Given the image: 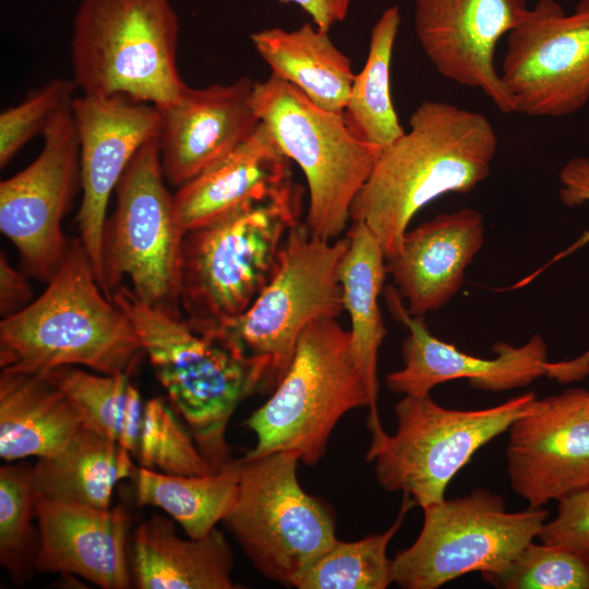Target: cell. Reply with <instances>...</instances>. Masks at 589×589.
Here are the masks:
<instances>
[{"instance_id": "cell-37", "label": "cell", "mask_w": 589, "mask_h": 589, "mask_svg": "<svg viewBox=\"0 0 589 589\" xmlns=\"http://www.w3.org/2000/svg\"><path fill=\"white\" fill-rule=\"evenodd\" d=\"M560 190L558 196L561 202L567 207L580 206L589 202V157H574L569 159L560 170L558 173ZM589 243V230H585L581 236L567 249L556 254L541 269H538L530 277L521 280L518 286L528 284L531 278L536 277L548 266L563 257L576 252L584 245ZM589 356V350L586 351Z\"/></svg>"}, {"instance_id": "cell-36", "label": "cell", "mask_w": 589, "mask_h": 589, "mask_svg": "<svg viewBox=\"0 0 589 589\" xmlns=\"http://www.w3.org/2000/svg\"><path fill=\"white\" fill-rule=\"evenodd\" d=\"M537 538L589 554V489L558 502L556 516L543 524Z\"/></svg>"}, {"instance_id": "cell-17", "label": "cell", "mask_w": 589, "mask_h": 589, "mask_svg": "<svg viewBox=\"0 0 589 589\" xmlns=\"http://www.w3.org/2000/svg\"><path fill=\"white\" fill-rule=\"evenodd\" d=\"M384 294L390 313L408 329L401 345L404 366L385 377L386 387L394 394L428 395L433 387L458 378L493 393L524 387L542 376L564 383L563 361L548 360V345L539 334L518 347L496 342L492 347L494 358L472 356L433 336L423 316L408 313L397 289L387 287Z\"/></svg>"}, {"instance_id": "cell-29", "label": "cell", "mask_w": 589, "mask_h": 589, "mask_svg": "<svg viewBox=\"0 0 589 589\" xmlns=\"http://www.w3.org/2000/svg\"><path fill=\"white\" fill-rule=\"evenodd\" d=\"M399 24V8L393 5L382 13L372 27L365 64L354 75L342 112L356 135L381 148L405 133L390 92L392 58Z\"/></svg>"}, {"instance_id": "cell-33", "label": "cell", "mask_w": 589, "mask_h": 589, "mask_svg": "<svg viewBox=\"0 0 589 589\" xmlns=\"http://www.w3.org/2000/svg\"><path fill=\"white\" fill-rule=\"evenodd\" d=\"M136 458L141 467L168 474L214 473L190 430L163 397H154L145 402Z\"/></svg>"}, {"instance_id": "cell-28", "label": "cell", "mask_w": 589, "mask_h": 589, "mask_svg": "<svg viewBox=\"0 0 589 589\" xmlns=\"http://www.w3.org/2000/svg\"><path fill=\"white\" fill-rule=\"evenodd\" d=\"M139 506L164 510L187 537L203 538L235 506L240 483V461L207 476H177L139 466L133 477Z\"/></svg>"}, {"instance_id": "cell-35", "label": "cell", "mask_w": 589, "mask_h": 589, "mask_svg": "<svg viewBox=\"0 0 589 589\" xmlns=\"http://www.w3.org/2000/svg\"><path fill=\"white\" fill-rule=\"evenodd\" d=\"M77 88L74 80L57 77L31 91L16 106L0 115V166L3 168L17 152L46 127L63 108L71 105Z\"/></svg>"}, {"instance_id": "cell-10", "label": "cell", "mask_w": 589, "mask_h": 589, "mask_svg": "<svg viewBox=\"0 0 589 589\" xmlns=\"http://www.w3.org/2000/svg\"><path fill=\"white\" fill-rule=\"evenodd\" d=\"M166 181L154 137L137 151L115 189L116 207L101 243L104 292L111 298L128 277L139 299L182 316L178 266L184 233Z\"/></svg>"}, {"instance_id": "cell-32", "label": "cell", "mask_w": 589, "mask_h": 589, "mask_svg": "<svg viewBox=\"0 0 589 589\" xmlns=\"http://www.w3.org/2000/svg\"><path fill=\"white\" fill-rule=\"evenodd\" d=\"M32 466L10 461L0 467V564L16 585L37 572L39 529Z\"/></svg>"}, {"instance_id": "cell-11", "label": "cell", "mask_w": 589, "mask_h": 589, "mask_svg": "<svg viewBox=\"0 0 589 589\" xmlns=\"http://www.w3.org/2000/svg\"><path fill=\"white\" fill-rule=\"evenodd\" d=\"M420 534L393 558V579L404 589H437L472 572L505 567L538 537L549 512H508L504 498L477 488L426 506Z\"/></svg>"}, {"instance_id": "cell-5", "label": "cell", "mask_w": 589, "mask_h": 589, "mask_svg": "<svg viewBox=\"0 0 589 589\" xmlns=\"http://www.w3.org/2000/svg\"><path fill=\"white\" fill-rule=\"evenodd\" d=\"M179 33L170 0H80L73 80L86 95H120L165 109L188 87L177 63Z\"/></svg>"}, {"instance_id": "cell-7", "label": "cell", "mask_w": 589, "mask_h": 589, "mask_svg": "<svg viewBox=\"0 0 589 589\" xmlns=\"http://www.w3.org/2000/svg\"><path fill=\"white\" fill-rule=\"evenodd\" d=\"M251 103L283 153L305 176L309 229L323 240L336 238L346 229L353 200L383 148L356 135L342 113L317 106L275 74L254 82Z\"/></svg>"}, {"instance_id": "cell-14", "label": "cell", "mask_w": 589, "mask_h": 589, "mask_svg": "<svg viewBox=\"0 0 589 589\" xmlns=\"http://www.w3.org/2000/svg\"><path fill=\"white\" fill-rule=\"evenodd\" d=\"M43 136L37 158L0 183V229L17 249L25 271L48 283L64 259L69 240L61 220L81 187L72 104L55 116Z\"/></svg>"}, {"instance_id": "cell-9", "label": "cell", "mask_w": 589, "mask_h": 589, "mask_svg": "<svg viewBox=\"0 0 589 589\" xmlns=\"http://www.w3.org/2000/svg\"><path fill=\"white\" fill-rule=\"evenodd\" d=\"M294 452L240 458L237 502L223 520L253 566L292 586L338 540L330 508L299 484Z\"/></svg>"}, {"instance_id": "cell-22", "label": "cell", "mask_w": 589, "mask_h": 589, "mask_svg": "<svg viewBox=\"0 0 589 589\" xmlns=\"http://www.w3.org/2000/svg\"><path fill=\"white\" fill-rule=\"evenodd\" d=\"M292 180L290 159L262 121L237 149L179 187L173 209L183 233Z\"/></svg>"}, {"instance_id": "cell-38", "label": "cell", "mask_w": 589, "mask_h": 589, "mask_svg": "<svg viewBox=\"0 0 589 589\" xmlns=\"http://www.w3.org/2000/svg\"><path fill=\"white\" fill-rule=\"evenodd\" d=\"M33 290L27 278L8 261L5 254H0V314L2 318L11 316L33 300Z\"/></svg>"}, {"instance_id": "cell-12", "label": "cell", "mask_w": 589, "mask_h": 589, "mask_svg": "<svg viewBox=\"0 0 589 589\" xmlns=\"http://www.w3.org/2000/svg\"><path fill=\"white\" fill-rule=\"evenodd\" d=\"M348 245L347 236L323 240L299 221L287 235L277 271L249 309L203 329L220 332L249 354L267 360L276 386L303 329L320 318H337L344 310L338 268Z\"/></svg>"}, {"instance_id": "cell-6", "label": "cell", "mask_w": 589, "mask_h": 589, "mask_svg": "<svg viewBox=\"0 0 589 589\" xmlns=\"http://www.w3.org/2000/svg\"><path fill=\"white\" fill-rule=\"evenodd\" d=\"M361 407L373 412L350 330L336 318L316 320L301 333L274 394L245 420L256 443L242 458L294 452L313 466L325 455L340 418Z\"/></svg>"}, {"instance_id": "cell-16", "label": "cell", "mask_w": 589, "mask_h": 589, "mask_svg": "<svg viewBox=\"0 0 589 589\" xmlns=\"http://www.w3.org/2000/svg\"><path fill=\"white\" fill-rule=\"evenodd\" d=\"M80 141V239L104 291L101 243L112 191L137 151L158 137L161 110L128 97L83 94L72 103Z\"/></svg>"}, {"instance_id": "cell-39", "label": "cell", "mask_w": 589, "mask_h": 589, "mask_svg": "<svg viewBox=\"0 0 589 589\" xmlns=\"http://www.w3.org/2000/svg\"><path fill=\"white\" fill-rule=\"evenodd\" d=\"M301 7L312 19L313 24L323 31L341 22L348 13L350 0H280Z\"/></svg>"}, {"instance_id": "cell-23", "label": "cell", "mask_w": 589, "mask_h": 589, "mask_svg": "<svg viewBox=\"0 0 589 589\" xmlns=\"http://www.w3.org/2000/svg\"><path fill=\"white\" fill-rule=\"evenodd\" d=\"M233 554L214 529L203 538H181L173 521L153 515L134 530L131 572L139 589H236Z\"/></svg>"}, {"instance_id": "cell-25", "label": "cell", "mask_w": 589, "mask_h": 589, "mask_svg": "<svg viewBox=\"0 0 589 589\" xmlns=\"http://www.w3.org/2000/svg\"><path fill=\"white\" fill-rule=\"evenodd\" d=\"M132 454L117 441L83 424L57 454L37 458L31 468L36 497L110 508L116 484L133 479Z\"/></svg>"}, {"instance_id": "cell-24", "label": "cell", "mask_w": 589, "mask_h": 589, "mask_svg": "<svg viewBox=\"0 0 589 589\" xmlns=\"http://www.w3.org/2000/svg\"><path fill=\"white\" fill-rule=\"evenodd\" d=\"M83 424L77 408L47 375L1 371L0 457L5 462L55 455Z\"/></svg>"}, {"instance_id": "cell-20", "label": "cell", "mask_w": 589, "mask_h": 589, "mask_svg": "<svg viewBox=\"0 0 589 589\" xmlns=\"http://www.w3.org/2000/svg\"><path fill=\"white\" fill-rule=\"evenodd\" d=\"M36 513L37 572L77 576L103 589L131 588V518L123 505L101 509L36 497Z\"/></svg>"}, {"instance_id": "cell-31", "label": "cell", "mask_w": 589, "mask_h": 589, "mask_svg": "<svg viewBox=\"0 0 589 589\" xmlns=\"http://www.w3.org/2000/svg\"><path fill=\"white\" fill-rule=\"evenodd\" d=\"M401 508L394 524L384 532L358 541L335 544L309 564L294 579L298 589H385L393 579V560L387 546L416 505L402 494Z\"/></svg>"}, {"instance_id": "cell-19", "label": "cell", "mask_w": 589, "mask_h": 589, "mask_svg": "<svg viewBox=\"0 0 589 589\" xmlns=\"http://www.w3.org/2000/svg\"><path fill=\"white\" fill-rule=\"evenodd\" d=\"M254 82L190 86L165 109L158 135L166 180L180 187L242 145L261 123L252 103Z\"/></svg>"}, {"instance_id": "cell-26", "label": "cell", "mask_w": 589, "mask_h": 589, "mask_svg": "<svg viewBox=\"0 0 589 589\" xmlns=\"http://www.w3.org/2000/svg\"><path fill=\"white\" fill-rule=\"evenodd\" d=\"M349 245L338 268L344 309L351 321L353 352L366 384L373 412L368 417L370 432L383 429L377 413V358L386 336L378 297L387 275L383 248L362 221H352L347 232Z\"/></svg>"}, {"instance_id": "cell-8", "label": "cell", "mask_w": 589, "mask_h": 589, "mask_svg": "<svg viewBox=\"0 0 589 589\" xmlns=\"http://www.w3.org/2000/svg\"><path fill=\"white\" fill-rule=\"evenodd\" d=\"M537 399L533 392L485 409H448L428 395H405L394 407L396 432L372 435L366 460L378 484L424 508L442 502L448 483L490 441L507 431Z\"/></svg>"}, {"instance_id": "cell-2", "label": "cell", "mask_w": 589, "mask_h": 589, "mask_svg": "<svg viewBox=\"0 0 589 589\" xmlns=\"http://www.w3.org/2000/svg\"><path fill=\"white\" fill-rule=\"evenodd\" d=\"M113 302L131 320L168 401L183 419L213 472L232 462L226 431L239 405L274 386L271 364L217 330L200 333L119 286Z\"/></svg>"}, {"instance_id": "cell-21", "label": "cell", "mask_w": 589, "mask_h": 589, "mask_svg": "<svg viewBox=\"0 0 589 589\" xmlns=\"http://www.w3.org/2000/svg\"><path fill=\"white\" fill-rule=\"evenodd\" d=\"M484 240L481 213L466 207L407 230L385 266L413 316L444 306L461 288L467 266Z\"/></svg>"}, {"instance_id": "cell-13", "label": "cell", "mask_w": 589, "mask_h": 589, "mask_svg": "<svg viewBox=\"0 0 589 589\" xmlns=\"http://www.w3.org/2000/svg\"><path fill=\"white\" fill-rule=\"evenodd\" d=\"M500 75L515 112L564 117L589 101V0L566 14L555 0H539L506 35Z\"/></svg>"}, {"instance_id": "cell-18", "label": "cell", "mask_w": 589, "mask_h": 589, "mask_svg": "<svg viewBox=\"0 0 589 589\" xmlns=\"http://www.w3.org/2000/svg\"><path fill=\"white\" fill-rule=\"evenodd\" d=\"M527 0H416L414 32L445 79L479 88L504 113L514 100L494 64L500 39L528 12Z\"/></svg>"}, {"instance_id": "cell-1", "label": "cell", "mask_w": 589, "mask_h": 589, "mask_svg": "<svg viewBox=\"0 0 589 589\" xmlns=\"http://www.w3.org/2000/svg\"><path fill=\"white\" fill-rule=\"evenodd\" d=\"M497 134L483 113L423 100L409 131L384 147L353 200L352 221L364 223L385 259L397 255L413 216L447 193H468L488 178Z\"/></svg>"}, {"instance_id": "cell-30", "label": "cell", "mask_w": 589, "mask_h": 589, "mask_svg": "<svg viewBox=\"0 0 589 589\" xmlns=\"http://www.w3.org/2000/svg\"><path fill=\"white\" fill-rule=\"evenodd\" d=\"M45 375L65 393L85 424L113 438L136 457L145 402L131 374L93 373L82 366L63 365Z\"/></svg>"}, {"instance_id": "cell-3", "label": "cell", "mask_w": 589, "mask_h": 589, "mask_svg": "<svg viewBox=\"0 0 589 589\" xmlns=\"http://www.w3.org/2000/svg\"><path fill=\"white\" fill-rule=\"evenodd\" d=\"M45 291L0 323L1 371L45 374L63 365L134 373L145 356L129 316L103 291L80 238Z\"/></svg>"}, {"instance_id": "cell-27", "label": "cell", "mask_w": 589, "mask_h": 589, "mask_svg": "<svg viewBox=\"0 0 589 589\" xmlns=\"http://www.w3.org/2000/svg\"><path fill=\"white\" fill-rule=\"evenodd\" d=\"M251 41L272 74L292 84L317 106L342 113L354 80L351 61L328 32L305 23L297 29L265 28Z\"/></svg>"}, {"instance_id": "cell-15", "label": "cell", "mask_w": 589, "mask_h": 589, "mask_svg": "<svg viewBox=\"0 0 589 589\" xmlns=\"http://www.w3.org/2000/svg\"><path fill=\"white\" fill-rule=\"evenodd\" d=\"M513 491L541 508L589 489V390L567 388L536 399L509 426Z\"/></svg>"}, {"instance_id": "cell-34", "label": "cell", "mask_w": 589, "mask_h": 589, "mask_svg": "<svg viewBox=\"0 0 589 589\" xmlns=\"http://www.w3.org/2000/svg\"><path fill=\"white\" fill-rule=\"evenodd\" d=\"M481 576L500 589H589V554L531 541L505 567Z\"/></svg>"}, {"instance_id": "cell-4", "label": "cell", "mask_w": 589, "mask_h": 589, "mask_svg": "<svg viewBox=\"0 0 589 589\" xmlns=\"http://www.w3.org/2000/svg\"><path fill=\"white\" fill-rule=\"evenodd\" d=\"M302 195L290 180L183 235L178 293L193 328L217 326L249 309L277 271L288 232L301 221Z\"/></svg>"}]
</instances>
